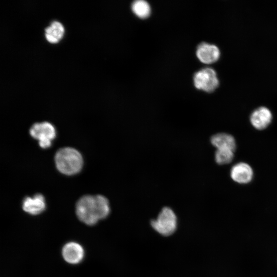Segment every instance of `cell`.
I'll return each instance as SVG.
<instances>
[{
  "instance_id": "10",
  "label": "cell",
  "mask_w": 277,
  "mask_h": 277,
  "mask_svg": "<svg viewBox=\"0 0 277 277\" xmlns=\"http://www.w3.org/2000/svg\"><path fill=\"white\" fill-rule=\"evenodd\" d=\"M84 252L83 247L76 242H69L62 249V255L68 263L75 264L83 259Z\"/></svg>"
},
{
  "instance_id": "14",
  "label": "cell",
  "mask_w": 277,
  "mask_h": 277,
  "mask_svg": "<svg viewBox=\"0 0 277 277\" xmlns=\"http://www.w3.org/2000/svg\"><path fill=\"white\" fill-rule=\"evenodd\" d=\"M234 157V151L227 149H216L215 152V161L220 165L228 164L232 162Z\"/></svg>"
},
{
  "instance_id": "13",
  "label": "cell",
  "mask_w": 277,
  "mask_h": 277,
  "mask_svg": "<svg viewBox=\"0 0 277 277\" xmlns=\"http://www.w3.org/2000/svg\"><path fill=\"white\" fill-rule=\"evenodd\" d=\"M131 9L133 12L141 18L148 17L151 12L149 4L144 0L134 1L132 4Z\"/></svg>"
},
{
  "instance_id": "3",
  "label": "cell",
  "mask_w": 277,
  "mask_h": 277,
  "mask_svg": "<svg viewBox=\"0 0 277 277\" xmlns=\"http://www.w3.org/2000/svg\"><path fill=\"white\" fill-rule=\"evenodd\" d=\"M150 223L152 228L159 234L169 236L176 230L177 221L174 211L170 207H165L162 209L157 217Z\"/></svg>"
},
{
  "instance_id": "1",
  "label": "cell",
  "mask_w": 277,
  "mask_h": 277,
  "mask_svg": "<svg viewBox=\"0 0 277 277\" xmlns=\"http://www.w3.org/2000/svg\"><path fill=\"white\" fill-rule=\"evenodd\" d=\"M76 214L78 219L89 226L95 225L106 218L110 212L108 200L102 195H86L76 204Z\"/></svg>"
},
{
  "instance_id": "2",
  "label": "cell",
  "mask_w": 277,
  "mask_h": 277,
  "mask_svg": "<svg viewBox=\"0 0 277 277\" xmlns=\"http://www.w3.org/2000/svg\"><path fill=\"white\" fill-rule=\"evenodd\" d=\"M57 170L67 175H72L78 173L83 165L81 154L77 150L65 147L59 149L54 157Z\"/></svg>"
},
{
  "instance_id": "5",
  "label": "cell",
  "mask_w": 277,
  "mask_h": 277,
  "mask_svg": "<svg viewBox=\"0 0 277 277\" xmlns=\"http://www.w3.org/2000/svg\"><path fill=\"white\" fill-rule=\"evenodd\" d=\"M193 82L196 88L208 93L213 92L219 85L216 72L210 67L197 71L193 76Z\"/></svg>"
},
{
  "instance_id": "4",
  "label": "cell",
  "mask_w": 277,
  "mask_h": 277,
  "mask_svg": "<svg viewBox=\"0 0 277 277\" xmlns=\"http://www.w3.org/2000/svg\"><path fill=\"white\" fill-rule=\"evenodd\" d=\"M30 135L38 141L39 146L44 149L49 148L52 141L56 136V130L53 125L47 122L34 124L30 128Z\"/></svg>"
},
{
  "instance_id": "7",
  "label": "cell",
  "mask_w": 277,
  "mask_h": 277,
  "mask_svg": "<svg viewBox=\"0 0 277 277\" xmlns=\"http://www.w3.org/2000/svg\"><path fill=\"white\" fill-rule=\"evenodd\" d=\"M272 114L267 107L261 106L255 109L250 116V121L254 128L258 130L266 128L271 123Z\"/></svg>"
},
{
  "instance_id": "8",
  "label": "cell",
  "mask_w": 277,
  "mask_h": 277,
  "mask_svg": "<svg viewBox=\"0 0 277 277\" xmlns=\"http://www.w3.org/2000/svg\"><path fill=\"white\" fill-rule=\"evenodd\" d=\"M230 176L239 184H247L251 182L253 176L252 168L248 164L240 162L234 165L230 170Z\"/></svg>"
},
{
  "instance_id": "6",
  "label": "cell",
  "mask_w": 277,
  "mask_h": 277,
  "mask_svg": "<svg viewBox=\"0 0 277 277\" xmlns=\"http://www.w3.org/2000/svg\"><path fill=\"white\" fill-rule=\"evenodd\" d=\"M220 54V49L216 45L205 42L200 44L196 51L198 59L206 64H211L217 61Z\"/></svg>"
},
{
  "instance_id": "9",
  "label": "cell",
  "mask_w": 277,
  "mask_h": 277,
  "mask_svg": "<svg viewBox=\"0 0 277 277\" xmlns=\"http://www.w3.org/2000/svg\"><path fill=\"white\" fill-rule=\"evenodd\" d=\"M23 209L32 215H37L43 212L46 208L44 196L37 193L33 197H26L23 201Z\"/></svg>"
},
{
  "instance_id": "12",
  "label": "cell",
  "mask_w": 277,
  "mask_h": 277,
  "mask_svg": "<svg viewBox=\"0 0 277 277\" xmlns=\"http://www.w3.org/2000/svg\"><path fill=\"white\" fill-rule=\"evenodd\" d=\"M45 32L47 39L50 43H55L62 37L64 28L61 23L54 21L50 26L45 29Z\"/></svg>"
},
{
  "instance_id": "11",
  "label": "cell",
  "mask_w": 277,
  "mask_h": 277,
  "mask_svg": "<svg viewBox=\"0 0 277 277\" xmlns=\"http://www.w3.org/2000/svg\"><path fill=\"white\" fill-rule=\"evenodd\" d=\"M210 142L216 149H227L234 151L236 148L234 137L228 133H219L214 134L211 136Z\"/></svg>"
}]
</instances>
